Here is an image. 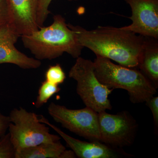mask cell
Here are the masks:
<instances>
[{
	"label": "cell",
	"mask_w": 158,
	"mask_h": 158,
	"mask_svg": "<svg viewBox=\"0 0 158 158\" xmlns=\"http://www.w3.org/2000/svg\"><path fill=\"white\" fill-rule=\"evenodd\" d=\"M74 32L78 43L105 57L128 68L138 67L146 37L121 28L99 26L93 30L67 24Z\"/></svg>",
	"instance_id": "obj_1"
},
{
	"label": "cell",
	"mask_w": 158,
	"mask_h": 158,
	"mask_svg": "<svg viewBox=\"0 0 158 158\" xmlns=\"http://www.w3.org/2000/svg\"><path fill=\"white\" fill-rule=\"evenodd\" d=\"M20 37L24 47L39 60L56 59L65 52L77 58L84 48L78 43L74 32L69 27L65 18L60 15H54L51 25L41 27Z\"/></svg>",
	"instance_id": "obj_2"
},
{
	"label": "cell",
	"mask_w": 158,
	"mask_h": 158,
	"mask_svg": "<svg viewBox=\"0 0 158 158\" xmlns=\"http://www.w3.org/2000/svg\"><path fill=\"white\" fill-rule=\"evenodd\" d=\"M94 63L99 81L110 89L127 90L133 103L145 102L157 93V88L140 71L116 65L110 59L98 56Z\"/></svg>",
	"instance_id": "obj_3"
},
{
	"label": "cell",
	"mask_w": 158,
	"mask_h": 158,
	"mask_svg": "<svg viewBox=\"0 0 158 158\" xmlns=\"http://www.w3.org/2000/svg\"><path fill=\"white\" fill-rule=\"evenodd\" d=\"M9 134L15 151L44 143L56 142L60 137L51 134L39 116L22 107L15 108L9 116Z\"/></svg>",
	"instance_id": "obj_4"
},
{
	"label": "cell",
	"mask_w": 158,
	"mask_h": 158,
	"mask_svg": "<svg viewBox=\"0 0 158 158\" xmlns=\"http://www.w3.org/2000/svg\"><path fill=\"white\" fill-rule=\"evenodd\" d=\"M69 76L77 82V92L86 106L98 113L112 109L109 96L113 89L99 81L94 73V62L79 57Z\"/></svg>",
	"instance_id": "obj_5"
},
{
	"label": "cell",
	"mask_w": 158,
	"mask_h": 158,
	"mask_svg": "<svg viewBox=\"0 0 158 158\" xmlns=\"http://www.w3.org/2000/svg\"><path fill=\"white\" fill-rule=\"evenodd\" d=\"M48 110L50 116L63 127L90 141L101 142L98 113L91 108L70 110L52 102Z\"/></svg>",
	"instance_id": "obj_6"
},
{
	"label": "cell",
	"mask_w": 158,
	"mask_h": 158,
	"mask_svg": "<svg viewBox=\"0 0 158 158\" xmlns=\"http://www.w3.org/2000/svg\"><path fill=\"white\" fill-rule=\"evenodd\" d=\"M101 142L114 148L131 145L138 125L127 111L111 114L102 111L98 113Z\"/></svg>",
	"instance_id": "obj_7"
},
{
	"label": "cell",
	"mask_w": 158,
	"mask_h": 158,
	"mask_svg": "<svg viewBox=\"0 0 158 158\" xmlns=\"http://www.w3.org/2000/svg\"><path fill=\"white\" fill-rule=\"evenodd\" d=\"M131 6L132 21L121 27L145 37L158 38V0H124Z\"/></svg>",
	"instance_id": "obj_8"
},
{
	"label": "cell",
	"mask_w": 158,
	"mask_h": 158,
	"mask_svg": "<svg viewBox=\"0 0 158 158\" xmlns=\"http://www.w3.org/2000/svg\"><path fill=\"white\" fill-rule=\"evenodd\" d=\"M9 15L8 23L20 36L37 31L38 0H5Z\"/></svg>",
	"instance_id": "obj_9"
},
{
	"label": "cell",
	"mask_w": 158,
	"mask_h": 158,
	"mask_svg": "<svg viewBox=\"0 0 158 158\" xmlns=\"http://www.w3.org/2000/svg\"><path fill=\"white\" fill-rule=\"evenodd\" d=\"M21 36L9 23L0 28V64L10 63L23 69H36L40 60L29 57L19 51L15 44Z\"/></svg>",
	"instance_id": "obj_10"
},
{
	"label": "cell",
	"mask_w": 158,
	"mask_h": 158,
	"mask_svg": "<svg viewBox=\"0 0 158 158\" xmlns=\"http://www.w3.org/2000/svg\"><path fill=\"white\" fill-rule=\"evenodd\" d=\"M39 116V120L52 128L62 137L67 146L73 152L76 156L80 158H114L118 157L119 154L117 150L100 141L91 142L82 141L65 134L56 126L52 124L44 116Z\"/></svg>",
	"instance_id": "obj_11"
},
{
	"label": "cell",
	"mask_w": 158,
	"mask_h": 158,
	"mask_svg": "<svg viewBox=\"0 0 158 158\" xmlns=\"http://www.w3.org/2000/svg\"><path fill=\"white\" fill-rule=\"evenodd\" d=\"M138 67L140 71L158 88V44L157 39L146 37L141 51Z\"/></svg>",
	"instance_id": "obj_12"
},
{
	"label": "cell",
	"mask_w": 158,
	"mask_h": 158,
	"mask_svg": "<svg viewBox=\"0 0 158 158\" xmlns=\"http://www.w3.org/2000/svg\"><path fill=\"white\" fill-rule=\"evenodd\" d=\"M76 155L72 150H66L60 142L44 143L27 148L15 152V158H73Z\"/></svg>",
	"instance_id": "obj_13"
},
{
	"label": "cell",
	"mask_w": 158,
	"mask_h": 158,
	"mask_svg": "<svg viewBox=\"0 0 158 158\" xmlns=\"http://www.w3.org/2000/svg\"><path fill=\"white\" fill-rule=\"evenodd\" d=\"M60 90V88L58 85H54L46 81L43 82L38 90V96L35 103V107L37 108L41 107L53 95Z\"/></svg>",
	"instance_id": "obj_14"
},
{
	"label": "cell",
	"mask_w": 158,
	"mask_h": 158,
	"mask_svg": "<svg viewBox=\"0 0 158 158\" xmlns=\"http://www.w3.org/2000/svg\"><path fill=\"white\" fill-rule=\"evenodd\" d=\"M45 77V81L57 85L63 83L66 78L65 73L59 64L50 66L46 71Z\"/></svg>",
	"instance_id": "obj_15"
},
{
	"label": "cell",
	"mask_w": 158,
	"mask_h": 158,
	"mask_svg": "<svg viewBox=\"0 0 158 158\" xmlns=\"http://www.w3.org/2000/svg\"><path fill=\"white\" fill-rule=\"evenodd\" d=\"M15 150L10 139L9 133L1 136L0 158H15Z\"/></svg>",
	"instance_id": "obj_16"
},
{
	"label": "cell",
	"mask_w": 158,
	"mask_h": 158,
	"mask_svg": "<svg viewBox=\"0 0 158 158\" xmlns=\"http://www.w3.org/2000/svg\"><path fill=\"white\" fill-rule=\"evenodd\" d=\"M52 0H38L37 13V23L39 28L43 27L44 24L50 13L49 6Z\"/></svg>",
	"instance_id": "obj_17"
},
{
	"label": "cell",
	"mask_w": 158,
	"mask_h": 158,
	"mask_svg": "<svg viewBox=\"0 0 158 158\" xmlns=\"http://www.w3.org/2000/svg\"><path fill=\"white\" fill-rule=\"evenodd\" d=\"M146 104L150 109L152 113L154 123L156 127L158 126V96L152 97L145 102Z\"/></svg>",
	"instance_id": "obj_18"
},
{
	"label": "cell",
	"mask_w": 158,
	"mask_h": 158,
	"mask_svg": "<svg viewBox=\"0 0 158 158\" xmlns=\"http://www.w3.org/2000/svg\"><path fill=\"white\" fill-rule=\"evenodd\" d=\"M9 23V15L5 0H0V28Z\"/></svg>",
	"instance_id": "obj_19"
},
{
	"label": "cell",
	"mask_w": 158,
	"mask_h": 158,
	"mask_svg": "<svg viewBox=\"0 0 158 158\" xmlns=\"http://www.w3.org/2000/svg\"><path fill=\"white\" fill-rule=\"evenodd\" d=\"M10 123L9 116H5L0 112V137L5 135Z\"/></svg>",
	"instance_id": "obj_20"
}]
</instances>
